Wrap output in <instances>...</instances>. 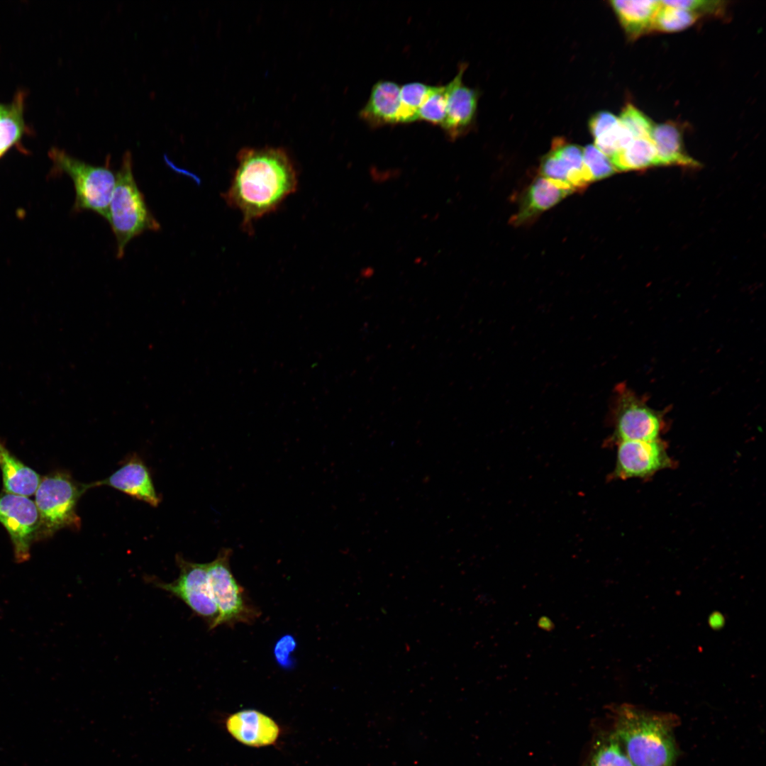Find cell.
I'll list each match as a JSON object with an SVG mask.
<instances>
[{
	"mask_svg": "<svg viewBox=\"0 0 766 766\" xmlns=\"http://www.w3.org/2000/svg\"><path fill=\"white\" fill-rule=\"evenodd\" d=\"M538 626L540 628L550 631L555 627L553 622L548 617H540L538 621Z\"/></svg>",
	"mask_w": 766,
	"mask_h": 766,
	"instance_id": "31",
	"label": "cell"
},
{
	"mask_svg": "<svg viewBox=\"0 0 766 766\" xmlns=\"http://www.w3.org/2000/svg\"><path fill=\"white\" fill-rule=\"evenodd\" d=\"M10 104H0V118L4 116L9 110Z\"/></svg>",
	"mask_w": 766,
	"mask_h": 766,
	"instance_id": "32",
	"label": "cell"
},
{
	"mask_svg": "<svg viewBox=\"0 0 766 766\" xmlns=\"http://www.w3.org/2000/svg\"><path fill=\"white\" fill-rule=\"evenodd\" d=\"M661 1L665 5L687 10L699 16L705 13L715 15L720 13L725 7L723 5L725 2L721 1L675 0Z\"/></svg>",
	"mask_w": 766,
	"mask_h": 766,
	"instance_id": "27",
	"label": "cell"
},
{
	"mask_svg": "<svg viewBox=\"0 0 766 766\" xmlns=\"http://www.w3.org/2000/svg\"><path fill=\"white\" fill-rule=\"evenodd\" d=\"M0 523L10 536L15 562L28 561L32 545L40 541V518L35 501L26 496L2 491Z\"/></svg>",
	"mask_w": 766,
	"mask_h": 766,
	"instance_id": "8",
	"label": "cell"
},
{
	"mask_svg": "<svg viewBox=\"0 0 766 766\" xmlns=\"http://www.w3.org/2000/svg\"><path fill=\"white\" fill-rule=\"evenodd\" d=\"M614 734L633 766H672L677 756L674 716L622 704L612 708Z\"/></svg>",
	"mask_w": 766,
	"mask_h": 766,
	"instance_id": "2",
	"label": "cell"
},
{
	"mask_svg": "<svg viewBox=\"0 0 766 766\" xmlns=\"http://www.w3.org/2000/svg\"><path fill=\"white\" fill-rule=\"evenodd\" d=\"M610 4L631 40L653 31V20L661 6L660 1L655 0H614Z\"/></svg>",
	"mask_w": 766,
	"mask_h": 766,
	"instance_id": "16",
	"label": "cell"
},
{
	"mask_svg": "<svg viewBox=\"0 0 766 766\" xmlns=\"http://www.w3.org/2000/svg\"><path fill=\"white\" fill-rule=\"evenodd\" d=\"M399 92L400 87L394 82H377L360 112L362 119L373 126L397 123Z\"/></svg>",
	"mask_w": 766,
	"mask_h": 766,
	"instance_id": "15",
	"label": "cell"
},
{
	"mask_svg": "<svg viewBox=\"0 0 766 766\" xmlns=\"http://www.w3.org/2000/svg\"><path fill=\"white\" fill-rule=\"evenodd\" d=\"M591 766H633L614 733L602 740L593 754Z\"/></svg>",
	"mask_w": 766,
	"mask_h": 766,
	"instance_id": "24",
	"label": "cell"
},
{
	"mask_svg": "<svg viewBox=\"0 0 766 766\" xmlns=\"http://www.w3.org/2000/svg\"><path fill=\"white\" fill-rule=\"evenodd\" d=\"M224 199L242 213L243 226L251 232L252 222L276 210L297 187L296 170L282 149H244Z\"/></svg>",
	"mask_w": 766,
	"mask_h": 766,
	"instance_id": "1",
	"label": "cell"
},
{
	"mask_svg": "<svg viewBox=\"0 0 766 766\" xmlns=\"http://www.w3.org/2000/svg\"><path fill=\"white\" fill-rule=\"evenodd\" d=\"M619 122V118L609 111H600L590 118L589 126L591 134L594 138L614 127Z\"/></svg>",
	"mask_w": 766,
	"mask_h": 766,
	"instance_id": "28",
	"label": "cell"
},
{
	"mask_svg": "<svg viewBox=\"0 0 766 766\" xmlns=\"http://www.w3.org/2000/svg\"><path fill=\"white\" fill-rule=\"evenodd\" d=\"M89 488L108 486L119 490L152 506H157L160 498L153 485L150 474L138 455H133L109 477L88 484Z\"/></svg>",
	"mask_w": 766,
	"mask_h": 766,
	"instance_id": "11",
	"label": "cell"
},
{
	"mask_svg": "<svg viewBox=\"0 0 766 766\" xmlns=\"http://www.w3.org/2000/svg\"><path fill=\"white\" fill-rule=\"evenodd\" d=\"M709 625L714 628H719L724 624V618L721 614L714 613L709 619Z\"/></svg>",
	"mask_w": 766,
	"mask_h": 766,
	"instance_id": "30",
	"label": "cell"
},
{
	"mask_svg": "<svg viewBox=\"0 0 766 766\" xmlns=\"http://www.w3.org/2000/svg\"><path fill=\"white\" fill-rule=\"evenodd\" d=\"M88 489V484L79 483L65 471H55L41 477L35 493L40 518V541L52 538L62 529H80L77 505Z\"/></svg>",
	"mask_w": 766,
	"mask_h": 766,
	"instance_id": "4",
	"label": "cell"
},
{
	"mask_svg": "<svg viewBox=\"0 0 766 766\" xmlns=\"http://www.w3.org/2000/svg\"><path fill=\"white\" fill-rule=\"evenodd\" d=\"M0 469L3 491L26 496L35 494L40 475L11 453L1 439Z\"/></svg>",
	"mask_w": 766,
	"mask_h": 766,
	"instance_id": "18",
	"label": "cell"
},
{
	"mask_svg": "<svg viewBox=\"0 0 766 766\" xmlns=\"http://www.w3.org/2000/svg\"><path fill=\"white\" fill-rule=\"evenodd\" d=\"M226 726L238 742L256 748L274 743L280 733L279 726L272 718L254 709L231 714L226 720Z\"/></svg>",
	"mask_w": 766,
	"mask_h": 766,
	"instance_id": "14",
	"label": "cell"
},
{
	"mask_svg": "<svg viewBox=\"0 0 766 766\" xmlns=\"http://www.w3.org/2000/svg\"><path fill=\"white\" fill-rule=\"evenodd\" d=\"M430 86L411 82L400 87L397 123H410L418 120L419 109Z\"/></svg>",
	"mask_w": 766,
	"mask_h": 766,
	"instance_id": "21",
	"label": "cell"
},
{
	"mask_svg": "<svg viewBox=\"0 0 766 766\" xmlns=\"http://www.w3.org/2000/svg\"><path fill=\"white\" fill-rule=\"evenodd\" d=\"M583 160L592 182L606 178L616 172L609 157L594 145H587L583 148Z\"/></svg>",
	"mask_w": 766,
	"mask_h": 766,
	"instance_id": "25",
	"label": "cell"
},
{
	"mask_svg": "<svg viewBox=\"0 0 766 766\" xmlns=\"http://www.w3.org/2000/svg\"><path fill=\"white\" fill-rule=\"evenodd\" d=\"M177 562L179 569L177 579L170 583L157 581L154 584L181 599L194 613L205 618L211 629L218 611L210 587L207 563L192 562L180 556L177 557Z\"/></svg>",
	"mask_w": 766,
	"mask_h": 766,
	"instance_id": "9",
	"label": "cell"
},
{
	"mask_svg": "<svg viewBox=\"0 0 766 766\" xmlns=\"http://www.w3.org/2000/svg\"><path fill=\"white\" fill-rule=\"evenodd\" d=\"M610 160L616 171L641 170L659 166L656 150L650 138L633 139Z\"/></svg>",
	"mask_w": 766,
	"mask_h": 766,
	"instance_id": "19",
	"label": "cell"
},
{
	"mask_svg": "<svg viewBox=\"0 0 766 766\" xmlns=\"http://www.w3.org/2000/svg\"><path fill=\"white\" fill-rule=\"evenodd\" d=\"M464 70L465 67H461L454 79L446 85L447 111L441 126L453 140L465 133L470 126L477 106L476 91L462 82Z\"/></svg>",
	"mask_w": 766,
	"mask_h": 766,
	"instance_id": "12",
	"label": "cell"
},
{
	"mask_svg": "<svg viewBox=\"0 0 766 766\" xmlns=\"http://www.w3.org/2000/svg\"><path fill=\"white\" fill-rule=\"evenodd\" d=\"M615 467L611 479H647L670 469L675 461L660 438L653 440H625L617 443Z\"/></svg>",
	"mask_w": 766,
	"mask_h": 766,
	"instance_id": "10",
	"label": "cell"
},
{
	"mask_svg": "<svg viewBox=\"0 0 766 766\" xmlns=\"http://www.w3.org/2000/svg\"><path fill=\"white\" fill-rule=\"evenodd\" d=\"M447 98L446 86H430L419 109L418 119L441 126L446 116Z\"/></svg>",
	"mask_w": 766,
	"mask_h": 766,
	"instance_id": "23",
	"label": "cell"
},
{
	"mask_svg": "<svg viewBox=\"0 0 766 766\" xmlns=\"http://www.w3.org/2000/svg\"><path fill=\"white\" fill-rule=\"evenodd\" d=\"M24 99L23 92H18L10 104L9 111L0 118V158L23 136Z\"/></svg>",
	"mask_w": 766,
	"mask_h": 766,
	"instance_id": "20",
	"label": "cell"
},
{
	"mask_svg": "<svg viewBox=\"0 0 766 766\" xmlns=\"http://www.w3.org/2000/svg\"><path fill=\"white\" fill-rule=\"evenodd\" d=\"M296 648V641L289 635L283 636L275 645L274 655L277 662L283 667L291 664L290 655Z\"/></svg>",
	"mask_w": 766,
	"mask_h": 766,
	"instance_id": "29",
	"label": "cell"
},
{
	"mask_svg": "<svg viewBox=\"0 0 766 766\" xmlns=\"http://www.w3.org/2000/svg\"><path fill=\"white\" fill-rule=\"evenodd\" d=\"M49 156L56 170L67 174L74 184V211H91L106 218L116 179L110 158L104 165H94L56 148L50 149Z\"/></svg>",
	"mask_w": 766,
	"mask_h": 766,
	"instance_id": "5",
	"label": "cell"
},
{
	"mask_svg": "<svg viewBox=\"0 0 766 766\" xmlns=\"http://www.w3.org/2000/svg\"><path fill=\"white\" fill-rule=\"evenodd\" d=\"M618 118L622 125L630 131L634 138H650L655 126L654 123L633 104H627L623 108Z\"/></svg>",
	"mask_w": 766,
	"mask_h": 766,
	"instance_id": "26",
	"label": "cell"
},
{
	"mask_svg": "<svg viewBox=\"0 0 766 766\" xmlns=\"http://www.w3.org/2000/svg\"><path fill=\"white\" fill-rule=\"evenodd\" d=\"M651 140L656 150L660 165H679L697 168L699 163L684 150L679 128L672 122L654 126Z\"/></svg>",
	"mask_w": 766,
	"mask_h": 766,
	"instance_id": "17",
	"label": "cell"
},
{
	"mask_svg": "<svg viewBox=\"0 0 766 766\" xmlns=\"http://www.w3.org/2000/svg\"><path fill=\"white\" fill-rule=\"evenodd\" d=\"M232 550L223 548L217 557L207 563L209 584L218 615L211 629L223 624L250 623L259 612L247 601L244 589L231 572Z\"/></svg>",
	"mask_w": 766,
	"mask_h": 766,
	"instance_id": "6",
	"label": "cell"
},
{
	"mask_svg": "<svg viewBox=\"0 0 766 766\" xmlns=\"http://www.w3.org/2000/svg\"><path fill=\"white\" fill-rule=\"evenodd\" d=\"M699 17V16L694 13L665 5L661 1V6L653 20V30L679 31L692 26Z\"/></svg>",
	"mask_w": 766,
	"mask_h": 766,
	"instance_id": "22",
	"label": "cell"
},
{
	"mask_svg": "<svg viewBox=\"0 0 766 766\" xmlns=\"http://www.w3.org/2000/svg\"><path fill=\"white\" fill-rule=\"evenodd\" d=\"M132 154L123 155L106 219L116 240V257L121 259L127 245L147 231H158L160 224L149 209L135 179Z\"/></svg>",
	"mask_w": 766,
	"mask_h": 766,
	"instance_id": "3",
	"label": "cell"
},
{
	"mask_svg": "<svg viewBox=\"0 0 766 766\" xmlns=\"http://www.w3.org/2000/svg\"><path fill=\"white\" fill-rule=\"evenodd\" d=\"M614 432L607 445L625 440H653L663 430L662 416L643 402L633 392L618 390L613 414Z\"/></svg>",
	"mask_w": 766,
	"mask_h": 766,
	"instance_id": "7",
	"label": "cell"
},
{
	"mask_svg": "<svg viewBox=\"0 0 766 766\" xmlns=\"http://www.w3.org/2000/svg\"><path fill=\"white\" fill-rule=\"evenodd\" d=\"M573 192L563 182L538 177L524 194L516 213L511 218V223L515 226L526 224Z\"/></svg>",
	"mask_w": 766,
	"mask_h": 766,
	"instance_id": "13",
	"label": "cell"
}]
</instances>
